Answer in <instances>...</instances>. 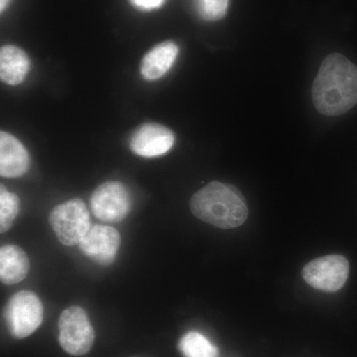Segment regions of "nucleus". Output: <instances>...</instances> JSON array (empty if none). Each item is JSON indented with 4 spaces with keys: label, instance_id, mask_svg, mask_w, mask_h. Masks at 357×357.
Listing matches in <instances>:
<instances>
[{
    "label": "nucleus",
    "instance_id": "nucleus-1",
    "mask_svg": "<svg viewBox=\"0 0 357 357\" xmlns=\"http://www.w3.org/2000/svg\"><path fill=\"white\" fill-rule=\"evenodd\" d=\"M312 102L321 114L337 116L357 103V68L342 54L328 56L312 84Z\"/></svg>",
    "mask_w": 357,
    "mask_h": 357
},
{
    "label": "nucleus",
    "instance_id": "nucleus-10",
    "mask_svg": "<svg viewBox=\"0 0 357 357\" xmlns=\"http://www.w3.org/2000/svg\"><path fill=\"white\" fill-rule=\"evenodd\" d=\"M30 156L24 145L13 134L0 133V175L4 178H20L27 172Z\"/></svg>",
    "mask_w": 357,
    "mask_h": 357
},
{
    "label": "nucleus",
    "instance_id": "nucleus-15",
    "mask_svg": "<svg viewBox=\"0 0 357 357\" xmlns=\"http://www.w3.org/2000/svg\"><path fill=\"white\" fill-rule=\"evenodd\" d=\"M20 213V199L1 185L0 187V232L4 234L13 227Z\"/></svg>",
    "mask_w": 357,
    "mask_h": 357
},
{
    "label": "nucleus",
    "instance_id": "nucleus-17",
    "mask_svg": "<svg viewBox=\"0 0 357 357\" xmlns=\"http://www.w3.org/2000/svg\"><path fill=\"white\" fill-rule=\"evenodd\" d=\"M165 0H130L131 3L140 10L150 11L163 6Z\"/></svg>",
    "mask_w": 357,
    "mask_h": 357
},
{
    "label": "nucleus",
    "instance_id": "nucleus-14",
    "mask_svg": "<svg viewBox=\"0 0 357 357\" xmlns=\"http://www.w3.org/2000/svg\"><path fill=\"white\" fill-rule=\"evenodd\" d=\"M178 349L185 357H218V349L204 335L189 332L178 342Z\"/></svg>",
    "mask_w": 357,
    "mask_h": 357
},
{
    "label": "nucleus",
    "instance_id": "nucleus-9",
    "mask_svg": "<svg viewBox=\"0 0 357 357\" xmlns=\"http://www.w3.org/2000/svg\"><path fill=\"white\" fill-rule=\"evenodd\" d=\"M121 241V234L114 227L93 225L79 245L84 255L98 264L109 266L116 258Z\"/></svg>",
    "mask_w": 357,
    "mask_h": 357
},
{
    "label": "nucleus",
    "instance_id": "nucleus-7",
    "mask_svg": "<svg viewBox=\"0 0 357 357\" xmlns=\"http://www.w3.org/2000/svg\"><path fill=\"white\" fill-rule=\"evenodd\" d=\"M349 273V263L342 255H328L307 263L303 269L305 281L312 288L335 292L344 287Z\"/></svg>",
    "mask_w": 357,
    "mask_h": 357
},
{
    "label": "nucleus",
    "instance_id": "nucleus-4",
    "mask_svg": "<svg viewBox=\"0 0 357 357\" xmlns=\"http://www.w3.org/2000/svg\"><path fill=\"white\" fill-rule=\"evenodd\" d=\"M50 223L59 241L66 246L81 243L91 227L88 208L79 199H70L56 206L52 211Z\"/></svg>",
    "mask_w": 357,
    "mask_h": 357
},
{
    "label": "nucleus",
    "instance_id": "nucleus-3",
    "mask_svg": "<svg viewBox=\"0 0 357 357\" xmlns=\"http://www.w3.org/2000/svg\"><path fill=\"white\" fill-rule=\"evenodd\" d=\"M41 300L31 291H21L9 299L4 311L7 328L14 337L25 338L38 330L43 321Z\"/></svg>",
    "mask_w": 357,
    "mask_h": 357
},
{
    "label": "nucleus",
    "instance_id": "nucleus-8",
    "mask_svg": "<svg viewBox=\"0 0 357 357\" xmlns=\"http://www.w3.org/2000/svg\"><path fill=\"white\" fill-rule=\"evenodd\" d=\"M129 144L134 154L143 158H156L172 149L175 135L165 126L150 122L134 131Z\"/></svg>",
    "mask_w": 357,
    "mask_h": 357
},
{
    "label": "nucleus",
    "instance_id": "nucleus-2",
    "mask_svg": "<svg viewBox=\"0 0 357 357\" xmlns=\"http://www.w3.org/2000/svg\"><path fill=\"white\" fill-rule=\"evenodd\" d=\"M192 215L218 229L239 227L248 215V204L234 185L211 182L197 192L190 201Z\"/></svg>",
    "mask_w": 357,
    "mask_h": 357
},
{
    "label": "nucleus",
    "instance_id": "nucleus-11",
    "mask_svg": "<svg viewBox=\"0 0 357 357\" xmlns=\"http://www.w3.org/2000/svg\"><path fill=\"white\" fill-rule=\"evenodd\" d=\"M178 47L173 41L154 46L141 60L140 74L146 81H157L165 76L178 57Z\"/></svg>",
    "mask_w": 357,
    "mask_h": 357
},
{
    "label": "nucleus",
    "instance_id": "nucleus-13",
    "mask_svg": "<svg viewBox=\"0 0 357 357\" xmlns=\"http://www.w3.org/2000/svg\"><path fill=\"white\" fill-rule=\"evenodd\" d=\"M29 259L25 251L17 245L2 246L0 249V280L6 285H14L24 280L29 272Z\"/></svg>",
    "mask_w": 357,
    "mask_h": 357
},
{
    "label": "nucleus",
    "instance_id": "nucleus-12",
    "mask_svg": "<svg viewBox=\"0 0 357 357\" xmlns=\"http://www.w3.org/2000/svg\"><path fill=\"white\" fill-rule=\"evenodd\" d=\"M30 59L20 47L6 45L0 49V77L9 86H17L24 82L29 73Z\"/></svg>",
    "mask_w": 357,
    "mask_h": 357
},
{
    "label": "nucleus",
    "instance_id": "nucleus-18",
    "mask_svg": "<svg viewBox=\"0 0 357 357\" xmlns=\"http://www.w3.org/2000/svg\"><path fill=\"white\" fill-rule=\"evenodd\" d=\"M9 3H10V0H0V13H3Z\"/></svg>",
    "mask_w": 357,
    "mask_h": 357
},
{
    "label": "nucleus",
    "instance_id": "nucleus-16",
    "mask_svg": "<svg viewBox=\"0 0 357 357\" xmlns=\"http://www.w3.org/2000/svg\"><path fill=\"white\" fill-rule=\"evenodd\" d=\"M229 0H195L199 15L206 21L222 20L227 14Z\"/></svg>",
    "mask_w": 357,
    "mask_h": 357
},
{
    "label": "nucleus",
    "instance_id": "nucleus-6",
    "mask_svg": "<svg viewBox=\"0 0 357 357\" xmlns=\"http://www.w3.org/2000/svg\"><path fill=\"white\" fill-rule=\"evenodd\" d=\"M91 208L95 217L102 222H121L131 210L128 188L116 181L103 183L91 195Z\"/></svg>",
    "mask_w": 357,
    "mask_h": 357
},
{
    "label": "nucleus",
    "instance_id": "nucleus-5",
    "mask_svg": "<svg viewBox=\"0 0 357 357\" xmlns=\"http://www.w3.org/2000/svg\"><path fill=\"white\" fill-rule=\"evenodd\" d=\"M95 342V331L83 307L66 309L59 319V342L67 354L82 356L88 354Z\"/></svg>",
    "mask_w": 357,
    "mask_h": 357
}]
</instances>
